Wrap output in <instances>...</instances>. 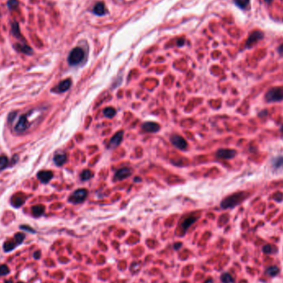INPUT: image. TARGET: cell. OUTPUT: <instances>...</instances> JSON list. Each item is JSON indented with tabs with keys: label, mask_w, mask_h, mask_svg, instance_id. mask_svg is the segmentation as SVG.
I'll use <instances>...</instances> for the list:
<instances>
[{
	"label": "cell",
	"mask_w": 283,
	"mask_h": 283,
	"mask_svg": "<svg viewBox=\"0 0 283 283\" xmlns=\"http://www.w3.org/2000/svg\"><path fill=\"white\" fill-rule=\"evenodd\" d=\"M249 196V193L245 192V191H240V192H237L229 196H227L224 198L221 202L220 206L223 209H229V208H233V207L237 206L239 204H241L244 200H246Z\"/></svg>",
	"instance_id": "obj_1"
},
{
	"label": "cell",
	"mask_w": 283,
	"mask_h": 283,
	"mask_svg": "<svg viewBox=\"0 0 283 283\" xmlns=\"http://www.w3.org/2000/svg\"><path fill=\"white\" fill-rule=\"evenodd\" d=\"M85 51L82 48L75 47L70 52L68 56V62L71 66H74L79 65L85 58Z\"/></svg>",
	"instance_id": "obj_2"
},
{
	"label": "cell",
	"mask_w": 283,
	"mask_h": 283,
	"mask_svg": "<svg viewBox=\"0 0 283 283\" xmlns=\"http://www.w3.org/2000/svg\"><path fill=\"white\" fill-rule=\"evenodd\" d=\"M266 100L267 102H280L283 100V87L272 88L266 94Z\"/></svg>",
	"instance_id": "obj_3"
},
{
	"label": "cell",
	"mask_w": 283,
	"mask_h": 283,
	"mask_svg": "<svg viewBox=\"0 0 283 283\" xmlns=\"http://www.w3.org/2000/svg\"><path fill=\"white\" fill-rule=\"evenodd\" d=\"M30 127V120H29V114H24L21 116L18 120L15 127H14V132L18 134L23 133L28 129Z\"/></svg>",
	"instance_id": "obj_4"
},
{
	"label": "cell",
	"mask_w": 283,
	"mask_h": 283,
	"mask_svg": "<svg viewBox=\"0 0 283 283\" xmlns=\"http://www.w3.org/2000/svg\"><path fill=\"white\" fill-rule=\"evenodd\" d=\"M88 196V191L85 189H79L70 196L69 201L73 204H79L85 200Z\"/></svg>",
	"instance_id": "obj_5"
},
{
	"label": "cell",
	"mask_w": 283,
	"mask_h": 283,
	"mask_svg": "<svg viewBox=\"0 0 283 283\" xmlns=\"http://www.w3.org/2000/svg\"><path fill=\"white\" fill-rule=\"evenodd\" d=\"M264 34L262 33L261 31H254L249 35V37H248V40L246 42V47L249 48L253 46L257 42H259L263 38Z\"/></svg>",
	"instance_id": "obj_6"
},
{
	"label": "cell",
	"mask_w": 283,
	"mask_h": 283,
	"mask_svg": "<svg viewBox=\"0 0 283 283\" xmlns=\"http://www.w3.org/2000/svg\"><path fill=\"white\" fill-rule=\"evenodd\" d=\"M170 140H171V143L173 144V145L176 147V148H177L178 149H181V150H184L187 147V143H186V141L185 140V138H182L181 136L179 135H172L170 138Z\"/></svg>",
	"instance_id": "obj_7"
},
{
	"label": "cell",
	"mask_w": 283,
	"mask_h": 283,
	"mask_svg": "<svg viewBox=\"0 0 283 283\" xmlns=\"http://www.w3.org/2000/svg\"><path fill=\"white\" fill-rule=\"evenodd\" d=\"M123 131H119L110 139L109 144H108V148L109 149L116 148L118 146L120 145V143L123 141Z\"/></svg>",
	"instance_id": "obj_8"
},
{
	"label": "cell",
	"mask_w": 283,
	"mask_h": 283,
	"mask_svg": "<svg viewBox=\"0 0 283 283\" xmlns=\"http://www.w3.org/2000/svg\"><path fill=\"white\" fill-rule=\"evenodd\" d=\"M132 170L128 167H123L119 169L114 175V180H122L126 178L129 177L132 175Z\"/></svg>",
	"instance_id": "obj_9"
},
{
	"label": "cell",
	"mask_w": 283,
	"mask_h": 283,
	"mask_svg": "<svg viewBox=\"0 0 283 283\" xmlns=\"http://www.w3.org/2000/svg\"><path fill=\"white\" fill-rule=\"evenodd\" d=\"M236 153L235 150L232 149H220L216 152V156L221 159H231L235 156Z\"/></svg>",
	"instance_id": "obj_10"
},
{
	"label": "cell",
	"mask_w": 283,
	"mask_h": 283,
	"mask_svg": "<svg viewBox=\"0 0 283 283\" xmlns=\"http://www.w3.org/2000/svg\"><path fill=\"white\" fill-rule=\"evenodd\" d=\"M71 79H64V80H62V81L55 88V91L58 93L66 92V91H67V90L71 88Z\"/></svg>",
	"instance_id": "obj_11"
},
{
	"label": "cell",
	"mask_w": 283,
	"mask_h": 283,
	"mask_svg": "<svg viewBox=\"0 0 283 283\" xmlns=\"http://www.w3.org/2000/svg\"><path fill=\"white\" fill-rule=\"evenodd\" d=\"M53 177V173L51 171H41L37 173V178L42 183H48Z\"/></svg>",
	"instance_id": "obj_12"
},
{
	"label": "cell",
	"mask_w": 283,
	"mask_h": 283,
	"mask_svg": "<svg viewBox=\"0 0 283 283\" xmlns=\"http://www.w3.org/2000/svg\"><path fill=\"white\" fill-rule=\"evenodd\" d=\"M143 129L148 132H156L160 130V125L154 122H146L142 126Z\"/></svg>",
	"instance_id": "obj_13"
},
{
	"label": "cell",
	"mask_w": 283,
	"mask_h": 283,
	"mask_svg": "<svg viewBox=\"0 0 283 283\" xmlns=\"http://www.w3.org/2000/svg\"><path fill=\"white\" fill-rule=\"evenodd\" d=\"M93 13H95V15H98V16L104 15L106 13V8L104 3H103V2H98L94 6Z\"/></svg>",
	"instance_id": "obj_14"
},
{
	"label": "cell",
	"mask_w": 283,
	"mask_h": 283,
	"mask_svg": "<svg viewBox=\"0 0 283 283\" xmlns=\"http://www.w3.org/2000/svg\"><path fill=\"white\" fill-rule=\"evenodd\" d=\"M14 47L16 49L17 51H18L20 52H22L24 54H26V55H31L33 52V51L31 47H30L29 46L26 45V43H23V44H21V43H19V44H15L14 45Z\"/></svg>",
	"instance_id": "obj_15"
},
{
	"label": "cell",
	"mask_w": 283,
	"mask_h": 283,
	"mask_svg": "<svg viewBox=\"0 0 283 283\" xmlns=\"http://www.w3.org/2000/svg\"><path fill=\"white\" fill-rule=\"evenodd\" d=\"M11 33L13 37H15L18 39H21L22 41H24L23 37H22L21 32H20V28H19V25L17 22H14L12 23L11 26ZM25 42V41H24Z\"/></svg>",
	"instance_id": "obj_16"
},
{
	"label": "cell",
	"mask_w": 283,
	"mask_h": 283,
	"mask_svg": "<svg viewBox=\"0 0 283 283\" xmlns=\"http://www.w3.org/2000/svg\"><path fill=\"white\" fill-rule=\"evenodd\" d=\"M66 160H67V156L65 153H56L53 158V161L55 162V164L58 167H61L62 165H64L66 163Z\"/></svg>",
	"instance_id": "obj_17"
},
{
	"label": "cell",
	"mask_w": 283,
	"mask_h": 283,
	"mask_svg": "<svg viewBox=\"0 0 283 283\" xmlns=\"http://www.w3.org/2000/svg\"><path fill=\"white\" fill-rule=\"evenodd\" d=\"M45 212V207L42 204H37L32 207V213L34 217H39Z\"/></svg>",
	"instance_id": "obj_18"
},
{
	"label": "cell",
	"mask_w": 283,
	"mask_h": 283,
	"mask_svg": "<svg viewBox=\"0 0 283 283\" xmlns=\"http://www.w3.org/2000/svg\"><path fill=\"white\" fill-rule=\"evenodd\" d=\"M196 220H197V218L189 217L183 221L182 224H181V228H182V230L184 231V233L189 228L191 227V225L193 224L194 223L196 222Z\"/></svg>",
	"instance_id": "obj_19"
},
{
	"label": "cell",
	"mask_w": 283,
	"mask_h": 283,
	"mask_svg": "<svg viewBox=\"0 0 283 283\" xmlns=\"http://www.w3.org/2000/svg\"><path fill=\"white\" fill-rule=\"evenodd\" d=\"M18 244L15 242L14 239H10V240L7 241L5 242L4 244H3V250L5 252H10L11 250H13V249H15V247L17 246Z\"/></svg>",
	"instance_id": "obj_20"
},
{
	"label": "cell",
	"mask_w": 283,
	"mask_h": 283,
	"mask_svg": "<svg viewBox=\"0 0 283 283\" xmlns=\"http://www.w3.org/2000/svg\"><path fill=\"white\" fill-rule=\"evenodd\" d=\"M273 167L274 169H283V156H277L273 160Z\"/></svg>",
	"instance_id": "obj_21"
},
{
	"label": "cell",
	"mask_w": 283,
	"mask_h": 283,
	"mask_svg": "<svg viewBox=\"0 0 283 283\" xmlns=\"http://www.w3.org/2000/svg\"><path fill=\"white\" fill-rule=\"evenodd\" d=\"M24 197L21 196H15L13 198H12V204L14 207H20L24 203Z\"/></svg>",
	"instance_id": "obj_22"
},
{
	"label": "cell",
	"mask_w": 283,
	"mask_h": 283,
	"mask_svg": "<svg viewBox=\"0 0 283 283\" xmlns=\"http://www.w3.org/2000/svg\"><path fill=\"white\" fill-rule=\"evenodd\" d=\"M116 114V110L112 108V107H109V108H105L103 109V115L106 118H109V119H112L114 118V115Z\"/></svg>",
	"instance_id": "obj_23"
},
{
	"label": "cell",
	"mask_w": 283,
	"mask_h": 283,
	"mask_svg": "<svg viewBox=\"0 0 283 283\" xmlns=\"http://www.w3.org/2000/svg\"><path fill=\"white\" fill-rule=\"evenodd\" d=\"M233 2H234L237 7L242 8V9H244L249 5L250 0H233Z\"/></svg>",
	"instance_id": "obj_24"
},
{
	"label": "cell",
	"mask_w": 283,
	"mask_h": 283,
	"mask_svg": "<svg viewBox=\"0 0 283 283\" xmlns=\"http://www.w3.org/2000/svg\"><path fill=\"white\" fill-rule=\"evenodd\" d=\"M220 279H221V281L223 283H233V281H234L233 278L231 277L230 274L227 273H223Z\"/></svg>",
	"instance_id": "obj_25"
},
{
	"label": "cell",
	"mask_w": 283,
	"mask_h": 283,
	"mask_svg": "<svg viewBox=\"0 0 283 283\" xmlns=\"http://www.w3.org/2000/svg\"><path fill=\"white\" fill-rule=\"evenodd\" d=\"M278 273H279V268H278L277 267H276V266L269 267L268 268H267V270H266V274L270 276V277H274V276L277 275Z\"/></svg>",
	"instance_id": "obj_26"
},
{
	"label": "cell",
	"mask_w": 283,
	"mask_h": 283,
	"mask_svg": "<svg viewBox=\"0 0 283 283\" xmlns=\"http://www.w3.org/2000/svg\"><path fill=\"white\" fill-rule=\"evenodd\" d=\"M91 177H93V172H91L90 170H85V171H83L82 173L80 174V179H81L83 181L89 180V179H90Z\"/></svg>",
	"instance_id": "obj_27"
},
{
	"label": "cell",
	"mask_w": 283,
	"mask_h": 283,
	"mask_svg": "<svg viewBox=\"0 0 283 283\" xmlns=\"http://www.w3.org/2000/svg\"><path fill=\"white\" fill-rule=\"evenodd\" d=\"M262 251L264 253L267 254H271V253H274L277 251V249L273 245H271V244H267V245H265L263 248H262Z\"/></svg>",
	"instance_id": "obj_28"
},
{
	"label": "cell",
	"mask_w": 283,
	"mask_h": 283,
	"mask_svg": "<svg viewBox=\"0 0 283 283\" xmlns=\"http://www.w3.org/2000/svg\"><path fill=\"white\" fill-rule=\"evenodd\" d=\"M8 165V159L7 156H0V171L5 169Z\"/></svg>",
	"instance_id": "obj_29"
},
{
	"label": "cell",
	"mask_w": 283,
	"mask_h": 283,
	"mask_svg": "<svg viewBox=\"0 0 283 283\" xmlns=\"http://www.w3.org/2000/svg\"><path fill=\"white\" fill-rule=\"evenodd\" d=\"M19 5L18 0H8V8L10 10H14L16 9Z\"/></svg>",
	"instance_id": "obj_30"
},
{
	"label": "cell",
	"mask_w": 283,
	"mask_h": 283,
	"mask_svg": "<svg viewBox=\"0 0 283 283\" xmlns=\"http://www.w3.org/2000/svg\"><path fill=\"white\" fill-rule=\"evenodd\" d=\"M24 238H25V236H24L23 233H18L15 234L14 236V238L13 239L15 240V242L17 243V244L18 245V244H21L22 243V241L24 240Z\"/></svg>",
	"instance_id": "obj_31"
},
{
	"label": "cell",
	"mask_w": 283,
	"mask_h": 283,
	"mask_svg": "<svg viewBox=\"0 0 283 283\" xmlns=\"http://www.w3.org/2000/svg\"><path fill=\"white\" fill-rule=\"evenodd\" d=\"M10 270H9V267L7 265H1L0 266V277H3V276L8 275L9 273Z\"/></svg>",
	"instance_id": "obj_32"
},
{
	"label": "cell",
	"mask_w": 283,
	"mask_h": 283,
	"mask_svg": "<svg viewBox=\"0 0 283 283\" xmlns=\"http://www.w3.org/2000/svg\"><path fill=\"white\" fill-rule=\"evenodd\" d=\"M274 199H275V200L280 202V201H281L283 200V195L281 193L276 194L275 196H274Z\"/></svg>",
	"instance_id": "obj_33"
},
{
	"label": "cell",
	"mask_w": 283,
	"mask_h": 283,
	"mask_svg": "<svg viewBox=\"0 0 283 283\" xmlns=\"http://www.w3.org/2000/svg\"><path fill=\"white\" fill-rule=\"evenodd\" d=\"M21 228L22 229H24V230L28 231V232H31V233H35L34 229H32V228H30L27 225H22V226H21Z\"/></svg>",
	"instance_id": "obj_34"
},
{
	"label": "cell",
	"mask_w": 283,
	"mask_h": 283,
	"mask_svg": "<svg viewBox=\"0 0 283 283\" xmlns=\"http://www.w3.org/2000/svg\"><path fill=\"white\" fill-rule=\"evenodd\" d=\"M33 256H34L35 259H38V258H40V256H41V253H40L39 251L35 252L34 254H33Z\"/></svg>",
	"instance_id": "obj_35"
},
{
	"label": "cell",
	"mask_w": 283,
	"mask_h": 283,
	"mask_svg": "<svg viewBox=\"0 0 283 283\" xmlns=\"http://www.w3.org/2000/svg\"><path fill=\"white\" fill-rule=\"evenodd\" d=\"M181 245H182V244H180V243H177V244H174V249H176V250H178V249H180V247H181Z\"/></svg>",
	"instance_id": "obj_36"
},
{
	"label": "cell",
	"mask_w": 283,
	"mask_h": 283,
	"mask_svg": "<svg viewBox=\"0 0 283 283\" xmlns=\"http://www.w3.org/2000/svg\"><path fill=\"white\" fill-rule=\"evenodd\" d=\"M279 52L280 53L283 52V45H281V46H280V48H279Z\"/></svg>",
	"instance_id": "obj_37"
},
{
	"label": "cell",
	"mask_w": 283,
	"mask_h": 283,
	"mask_svg": "<svg viewBox=\"0 0 283 283\" xmlns=\"http://www.w3.org/2000/svg\"><path fill=\"white\" fill-rule=\"evenodd\" d=\"M204 283H214V282H213V280H212V279H209V280H207Z\"/></svg>",
	"instance_id": "obj_38"
},
{
	"label": "cell",
	"mask_w": 283,
	"mask_h": 283,
	"mask_svg": "<svg viewBox=\"0 0 283 283\" xmlns=\"http://www.w3.org/2000/svg\"><path fill=\"white\" fill-rule=\"evenodd\" d=\"M265 2H266V3H272V2H273V0H264Z\"/></svg>",
	"instance_id": "obj_39"
},
{
	"label": "cell",
	"mask_w": 283,
	"mask_h": 283,
	"mask_svg": "<svg viewBox=\"0 0 283 283\" xmlns=\"http://www.w3.org/2000/svg\"><path fill=\"white\" fill-rule=\"evenodd\" d=\"M4 283H13V281H10V280H8V281H6Z\"/></svg>",
	"instance_id": "obj_40"
},
{
	"label": "cell",
	"mask_w": 283,
	"mask_h": 283,
	"mask_svg": "<svg viewBox=\"0 0 283 283\" xmlns=\"http://www.w3.org/2000/svg\"><path fill=\"white\" fill-rule=\"evenodd\" d=\"M281 132H283V125L281 126Z\"/></svg>",
	"instance_id": "obj_41"
},
{
	"label": "cell",
	"mask_w": 283,
	"mask_h": 283,
	"mask_svg": "<svg viewBox=\"0 0 283 283\" xmlns=\"http://www.w3.org/2000/svg\"><path fill=\"white\" fill-rule=\"evenodd\" d=\"M18 283H23V282H18Z\"/></svg>",
	"instance_id": "obj_42"
},
{
	"label": "cell",
	"mask_w": 283,
	"mask_h": 283,
	"mask_svg": "<svg viewBox=\"0 0 283 283\" xmlns=\"http://www.w3.org/2000/svg\"><path fill=\"white\" fill-rule=\"evenodd\" d=\"M0 17H1V14H0Z\"/></svg>",
	"instance_id": "obj_43"
}]
</instances>
